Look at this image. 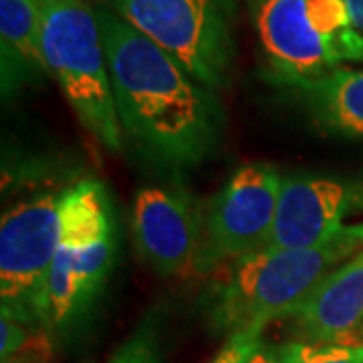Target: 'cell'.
I'll return each mask as SVG.
<instances>
[{"label":"cell","instance_id":"6da1fadb","mask_svg":"<svg viewBox=\"0 0 363 363\" xmlns=\"http://www.w3.org/2000/svg\"><path fill=\"white\" fill-rule=\"evenodd\" d=\"M123 140L150 166L184 172L222 145L224 111L216 91L105 4H95Z\"/></svg>","mask_w":363,"mask_h":363},{"label":"cell","instance_id":"7a4b0ae2","mask_svg":"<svg viewBox=\"0 0 363 363\" xmlns=\"http://www.w3.org/2000/svg\"><path fill=\"white\" fill-rule=\"evenodd\" d=\"M359 252L363 226H343L315 247H267L252 252L233 262L230 272L210 291V323L236 333L286 319L329 272Z\"/></svg>","mask_w":363,"mask_h":363},{"label":"cell","instance_id":"3957f363","mask_svg":"<svg viewBox=\"0 0 363 363\" xmlns=\"http://www.w3.org/2000/svg\"><path fill=\"white\" fill-rule=\"evenodd\" d=\"M116 250V214L104 186L83 180L67 188L43 327L71 329L89 313L113 271Z\"/></svg>","mask_w":363,"mask_h":363},{"label":"cell","instance_id":"277c9868","mask_svg":"<svg viewBox=\"0 0 363 363\" xmlns=\"http://www.w3.org/2000/svg\"><path fill=\"white\" fill-rule=\"evenodd\" d=\"M43 51L73 113L107 152L123 147L104 37L89 0H40Z\"/></svg>","mask_w":363,"mask_h":363},{"label":"cell","instance_id":"5b68a950","mask_svg":"<svg viewBox=\"0 0 363 363\" xmlns=\"http://www.w3.org/2000/svg\"><path fill=\"white\" fill-rule=\"evenodd\" d=\"M269 77L286 89L363 61L345 0H250Z\"/></svg>","mask_w":363,"mask_h":363},{"label":"cell","instance_id":"8992f818","mask_svg":"<svg viewBox=\"0 0 363 363\" xmlns=\"http://www.w3.org/2000/svg\"><path fill=\"white\" fill-rule=\"evenodd\" d=\"M208 89L228 87L236 59L234 0H99Z\"/></svg>","mask_w":363,"mask_h":363},{"label":"cell","instance_id":"52a82bcc","mask_svg":"<svg viewBox=\"0 0 363 363\" xmlns=\"http://www.w3.org/2000/svg\"><path fill=\"white\" fill-rule=\"evenodd\" d=\"M65 190L35 196L6 210L0 222L2 315L43 325L47 281L61 234Z\"/></svg>","mask_w":363,"mask_h":363},{"label":"cell","instance_id":"ba28073f","mask_svg":"<svg viewBox=\"0 0 363 363\" xmlns=\"http://www.w3.org/2000/svg\"><path fill=\"white\" fill-rule=\"evenodd\" d=\"M283 176L264 162L245 164L204 208L198 274L267 248Z\"/></svg>","mask_w":363,"mask_h":363},{"label":"cell","instance_id":"9c48e42d","mask_svg":"<svg viewBox=\"0 0 363 363\" xmlns=\"http://www.w3.org/2000/svg\"><path fill=\"white\" fill-rule=\"evenodd\" d=\"M204 208L188 190L150 184L138 190L131 230L142 260L160 277L198 272Z\"/></svg>","mask_w":363,"mask_h":363},{"label":"cell","instance_id":"30bf717a","mask_svg":"<svg viewBox=\"0 0 363 363\" xmlns=\"http://www.w3.org/2000/svg\"><path fill=\"white\" fill-rule=\"evenodd\" d=\"M350 208V184L305 174L283 176L274 226L267 247L305 248L321 245L345 226L343 218Z\"/></svg>","mask_w":363,"mask_h":363},{"label":"cell","instance_id":"8fae6325","mask_svg":"<svg viewBox=\"0 0 363 363\" xmlns=\"http://www.w3.org/2000/svg\"><path fill=\"white\" fill-rule=\"evenodd\" d=\"M295 341L345 343L363 327V252L331 271L286 317Z\"/></svg>","mask_w":363,"mask_h":363},{"label":"cell","instance_id":"7c38bea8","mask_svg":"<svg viewBox=\"0 0 363 363\" xmlns=\"http://www.w3.org/2000/svg\"><path fill=\"white\" fill-rule=\"evenodd\" d=\"M51 77L43 51L40 0H0V87L4 101Z\"/></svg>","mask_w":363,"mask_h":363},{"label":"cell","instance_id":"4fadbf2b","mask_svg":"<svg viewBox=\"0 0 363 363\" xmlns=\"http://www.w3.org/2000/svg\"><path fill=\"white\" fill-rule=\"evenodd\" d=\"M289 91L319 131L363 140V69L337 67Z\"/></svg>","mask_w":363,"mask_h":363},{"label":"cell","instance_id":"5bb4252c","mask_svg":"<svg viewBox=\"0 0 363 363\" xmlns=\"http://www.w3.org/2000/svg\"><path fill=\"white\" fill-rule=\"evenodd\" d=\"M283 363H363L362 343H307L279 345Z\"/></svg>","mask_w":363,"mask_h":363},{"label":"cell","instance_id":"9a60e30c","mask_svg":"<svg viewBox=\"0 0 363 363\" xmlns=\"http://www.w3.org/2000/svg\"><path fill=\"white\" fill-rule=\"evenodd\" d=\"M109 363H160L156 333L143 325L113 355Z\"/></svg>","mask_w":363,"mask_h":363},{"label":"cell","instance_id":"2e32d148","mask_svg":"<svg viewBox=\"0 0 363 363\" xmlns=\"http://www.w3.org/2000/svg\"><path fill=\"white\" fill-rule=\"evenodd\" d=\"M262 329L264 327H248L242 331L230 333V337L226 339V343L222 345L218 355L212 359V363H248L252 353L259 350L262 343Z\"/></svg>","mask_w":363,"mask_h":363},{"label":"cell","instance_id":"e0dca14e","mask_svg":"<svg viewBox=\"0 0 363 363\" xmlns=\"http://www.w3.org/2000/svg\"><path fill=\"white\" fill-rule=\"evenodd\" d=\"M248 363H283L279 345H264V343H260L259 350L252 353V357H250Z\"/></svg>","mask_w":363,"mask_h":363},{"label":"cell","instance_id":"ac0fdd59","mask_svg":"<svg viewBox=\"0 0 363 363\" xmlns=\"http://www.w3.org/2000/svg\"><path fill=\"white\" fill-rule=\"evenodd\" d=\"M351 16V25L363 37V0H345Z\"/></svg>","mask_w":363,"mask_h":363},{"label":"cell","instance_id":"d6986e66","mask_svg":"<svg viewBox=\"0 0 363 363\" xmlns=\"http://www.w3.org/2000/svg\"><path fill=\"white\" fill-rule=\"evenodd\" d=\"M351 188V208L363 210V176L359 180L350 182Z\"/></svg>","mask_w":363,"mask_h":363},{"label":"cell","instance_id":"ffe728a7","mask_svg":"<svg viewBox=\"0 0 363 363\" xmlns=\"http://www.w3.org/2000/svg\"><path fill=\"white\" fill-rule=\"evenodd\" d=\"M357 337H362V341H359V343H362V345H363V327H362V331L357 333Z\"/></svg>","mask_w":363,"mask_h":363}]
</instances>
